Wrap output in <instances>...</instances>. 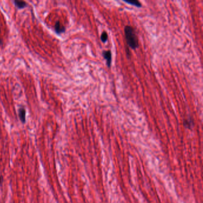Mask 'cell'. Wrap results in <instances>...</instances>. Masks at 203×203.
<instances>
[{
	"label": "cell",
	"instance_id": "cell-1",
	"mask_svg": "<svg viewBox=\"0 0 203 203\" xmlns=\"http://www.w3.org/2000/svg\"><path fill=\"white\" fill-rule=\"evenodd\" d=\"M125 35L128 46L132 50L137 48L139 46V42L134 29L131 26H126L125 27Z\"/></svg>",
	"mask_w": 203,
	"mask_h": 203
},
{
	"label": "cell",
	"instance_id": "cell-9",
	"mask_svg": "<svg viewBox=\"0 0 203 203\" xmlns=\"http://www.w3.org/2000/svg\"><path fill=\"white\" fill-rule=\"evenodd\" d=\"M1 44H2V40L1 39V38H0V46H1Z\"/></svg>",
	"mask_w": 203,
	"mask_h": 203
},
{
	"label": "cell",
	"instance_id": "cell-4",
	"mask_svg": "<svg viewBox=\"0 0 203 203\" xmlns=\"http://www.w3.org/2000/svg\"><path fill=\"white\" fill-rule=\"evenodd\" d=\"M19 115L21 122L22 123H25L26 122V110L24 108H20L19 110Z\"/></svg>",
	"mask_w": 203,
	"mask_h": 203
},
{
	"label": "cell",
	"instance_id": "cell-7",
	"mask_svg": "<svg viewBox=\"0 0 203 203\" xmlns=\"http://www.w3.org/2000/svg\"><path fill=\"white\" fill-rule=\"evenodd\" d=\"M15 5H16L18 9H23L25 7H26L27 4L25 1H14Z\"/></svg>",
	"mask_w": 203,
	"mask_h": 203
},
{
	"label": "cell",
	"instance_id": "cell-3",
	"mask_svg": "<svg viewBox=\"0 0 203 203\" xmlns=\"http://www.w3.org/2000/svg\"><path fill=\"white\" fill-rule=\"evenodd\" d=\"M54 29H55V31L56 32V33L57 34L64 33L66 31L65 27L63 25H62V23H60V21H56V23L54 26Z\"/></svg>",
	"mask_w": 203,
	"mask_h": 203
},
{
	"label": "cell",
	"instance_id": "cell-5",
	"mask_svg": "<svg viewBox=\"0 0 203 203\" xmlns=\"http://www.w3.org/2000/svg\"><path fill=\"white\" fill-rule=\"evenodd\" d=\"M123 1L127 4L134 5L137 7H142V4H141V3L139 1H138V0H130V1H128V0H124Z\"/></svg>",
	"mask_w": 203,
	"mask_h": 203
},
{
	"label": "cell",
	"instance_id": "cell-2",
	"mask_svg": "<svg viewBox=\"0 0 203 203\" xmlns=\"http://www.w3.org/2000/svg\"><path fill=\"white\" fill-rule=\"evenodd\" d=\"M103 56L106 60L107 66L110 67L111 64V52L110 51H104L103 52Z\"/></svg>",
	"mask_w": 203,
	"mask_h": 203
},
{
	"label": "cell",
	"instance_id": "cell-6",
	"mask_svg": "<svg viewBox=\"0 0 203 203\" xmlns=\"http://www.w3.org/2000/svg\"><path fill=\"white\" fill-rule=\"evenodd\" d=\"M184 125L186 127V128L191 129L194 126V122L191 119H186L184 120Z\"/></svg>",
	"mask_w": 203,
	"mask_h": 203
},
{
	"label": "cell",
	"instance_id": "cell-10",
	"mask_svg": "<svg viewBox=\"0 0 203 203\" xmlns=\"http://www.w3.org/2000/svg\"><path fill=\"white\" fill-rule=\"evenodd\" d=\"M1 181H2V178L1 176H0V184L1 183Z\"/></svg>",
	"mask_w": 203,
	"mask_h": 203
},
{
	"label": "cell",
	"instance_id": "cell-8",
	"mask_svg": "<svg viewBox=\"0 0 203 203\" xmlns=\"http://www.w3.org/2000/svg\"><path fill=\"white\" fill-rule=\"evenodd\" d=\"M101 40L103 43H106L108 40V35L106 32H103L101 35Z\"/></svg>",
	"mask_w": 203,
	"mask_h": 203
}]
</instances>
